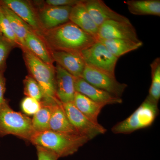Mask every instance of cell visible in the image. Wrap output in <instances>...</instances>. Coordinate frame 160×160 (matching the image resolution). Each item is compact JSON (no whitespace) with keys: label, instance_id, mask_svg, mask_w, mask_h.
Listing matches in <instances>:
<instances>
[{"label":"cell","instance_id":"20","mask_svg":"<svg viewBox=\"0 0 160 160\" xmlns=\"http://www.w3.org/2000/svg\"><path fill=\"white\" fill-rule=\"evenodd\" d=\"M98 41L102 43L111 54L118 59L128 52L139 49L143 45V42L141 41L136 42L119 39H99Z\"/></svg>","mask_w":160,"mask_h":160},{"label":"cell","instance_id":"31","mask_svg":"<svg viewBox=\"0 0 160 160\" xmlns=\"http://www.w3.org/2000/svg\"><path fill=\"white\" fill-rule=\"evenodd\" d=\"M6 90V79L4 72H0V106L6 101L4 98Z\"/></svg>","mask_w":160,"mask_h":160},{"label":"cell","instance_id":"11","mask_svg":"<svg viewBox=\"0 0 160 160\" xmlns=\"http://www.w3.org/2000/svg\"><path fill=\"white\" fill-rule=\"evenodd\" d=\"M119 39L141 41L138 36L136 30L131 22L108 21L99 27L98 40Z\"/></svg>","mask_w":160,"mask_h":160},{"label":"cell","instance_id":"18","mask_svg":"<svg viewBox=\"0 0 160 160\" xmlns=\"http://www.w3.org/2000/svg\"><path fill=\"white\" fill-rule=\"evenodd\" d=\"M25 46V48L44 62L54 65V62L52 57L51 51L42 39L33 30H30L26 35Z\"/></svg>","mask_w":160,"mask_h":160},{"label":"cell","instance_id":"23","mask_svg":"<svg viewBox=\"0 0 160 160\" xmlns=\"http://www.w3.org/2000/svg\"><path fill=\"white\" fill-rule=\"evenodd\" d=\"M41 109L33 115L32 124L35 132H39L50 130L49 122L51 109L48 105L42 104Z\"/></svg>","mask_w":160,"mask_h":160},{"label":"cell","instance_id":"14","mask_svg":"<svg viewBox=\"0 0 160 160\" xmlns=\"http://www.w3.org/2000/svg\"><path fill=\"white\" fill-rule=\"evenodd\" d=\"M74 86L76 92L86 96L96 102L105 106L121 104L122 100L87 82L82 78L74 77Z\"/></svg>","mask_w":160,"mask_h":160},{"label":"cell","instance_id":"12","mask_svg":"<svg viewBox=\"0 0 160 160\" xmlns=\"http://www.w3.org/2000/svg\"><path fill=\"white\" fill-rule=\"evenodd\" d=\"M51 53L56 64L74 77H82L86 64L81 52L53 50Z\"/></svg>","mask_w":160,"mask_h":160},{"label":"cell","instance_id":"1","mask_svg":"<svg viewBox=\"0 0 160 160\" xmlns=\"http://www.w3.org/2000/svg\"><path fill=\"white\" fill-rule=\"evenodd\" d=\"M40 37L50 51L81 52L98 41L70 21L53 29L45 30Z\"/></svg>","mask_w":160,"mask_h":160},{"label":"cell","instance_id":"21","mask_svg":"<svg viewBox=\"0 0 160 160\" xmlns=\"http://www.w3.org/2000/svg\"><path fill=\"white\" fill-rule=\"evenodd\" d=\"M74 106L86 117L95 123H99L98 118L104 105L96 102L86 96L76 92L73 102Z\"/></svg>","mask_w":160,"mask_h":160},{"label":"cell","instance_id":"24","mask_svg":"<svg viewBox=\"0 0 160 160\" xmlns=\"http://www.w3.org/2000/svg\"><path fill=\"white\" fill-rule=\"evenodd\" d=\"M152 82L148 97L158 103L160 98V59L158 58L150 65Z\"/></svg>","mask_w":160,"mask_h":160},{"label":"cell","instance_id":"25","mask_svg":"<svg viewBox=\"0 0 160 160\" xmlns=\"http://www.w3.org/2000/svg\"><path fill=\"white\" fill-rule=\"evenodd\" d=\"M24 92L26 97L37 100L40 102H42L44 94L38 82L28 74L23 80Z\"/></svg>","mask_w":160,"mask_h":160},{"label":"cell","instance_id":"29","mask_svg":"<svg viewBox=\"0 0 160 160\" xmlns=\"http://www.w3.org/2000/svg\"><path fill=\"white\" fill-rule=\"evenodd\" d=\"M85 0H46L35 1L41 5L52 6H69L73 7L76 5L83 2Z\"/></svg>","mask_w":160,"mask_h":160},{"label":"cell","instance_id":"16","mask_svg":"<svg viewBox=\"0 0 160 160\" xmlns=\"http://www.w3.org/2000/svg\"><path fill=\"white\" fill-rule=\"evenodd\" d=\"M72 8L69 15V21L98 40L99 27L85 6L84 2Z\"/></svg>","mask_w":160,"mask_h":160},{"label":"cell","instance_id":"3","mask_svg":"<svg viewBox=\"0 0 160 160\" xmlns=\"http://www.w3.org/2000/svg\"><path fill=\"white\" fill-rule=\"evenodd\" d=\"M22 50L29 75L38 82L42 90L44 98L41 103L50 105L55 102L58 100L55 66L44 62L26 48Z\"/></svg>","mask_w":160,"mask_h":160},{"label":"cell","instance_id":"6","mask_svg":"<svg viewBox=\"0 0 160 160\" xmlns=\"http://www.w3.org/2000/svg\"><path fill=\"white\" fill-rule=\"evenodd\" d=\"M86 65L115 76L118 58L111 54L106 46L97 41L81 52Z\"/></svg>","mask_w":160,"mask_h":160},{"label":"cell","instance_id":"2","mask_svg":"<svg viewBox=\"0 0 160 160\" xmlns=\"http://www.w3.org/2000/svg\"><path fill=\"white\" fill-rule=\"evenodd\" d=\"M89 140L77 133H63L47 130L35 132L30 142L49 149L59 158L74 154Z\"/></svg>","mask_w":160,"mask_h":160},{"label":"cell","instance_id":"13","mask_svg":"<svg viewBox=\"0 0 160 160\" xmlns=\"http://www.w3.org/2000/svg\"><path fill=\"white\" fill-rule=\"evenodd\" d=\"M84 4L98 27L108 21L130 22L128 18L112 10L102 0H86Z\"/></svg>","mask_w":160,"mask_h":160},{"label":"cell","instance_id":"26","mask_svg":"<svg viewBox=\"0 0 160 160\" xmlns=\"http://www.w3.org/2000/svg\"><path fill=\"white\" fill-rule=\"evenodd\" d=\"M15 48H18L16 44L0 34V72H5L7 58L12 50Z\"/></svg>","mask_w":160,"mask_h":160},{"label":"cell","instance_id":"17","mask_svg":"<svg viewBox=\"0 0 160 160\" xmlns=\"http://www.w3.org/2000/svg\"><path fill=\"white\" fill-rule=\"evenodd\" d=\"M48 106L51 112L49 122L50 130L63 133H77L68 120L61 102L58 100Z\"/></svg>","mask_w":160,"mask_h":160},{"label":"cell","instance_id":"22","mask_svg":"<svg viewBox=\"0 0 160 160\" xmlns=\"http://www.w3.org/2000/svg\"><path fill=\"white\" fill-rule=\"evenodd\" d=\"M124 2L132 14L160 16V0H128Z\"/></svg>","mask_w":160,"mask_h":160},{"label":"cell","instance_id":"8","mask_svg":"<svg viewBox=\"0 0 160 160\" xmlns=\"http://www.w3.org/2000/svg\"><path fill=\"white\" fill-rule=\"evenodd\" d=\"M82 78L92 86L121 98L128 85L118 82L115 76L86 65Z\"/></svg>","mask_w":160,"mask_h":160},{"label":"cell","instance_id":"28","mask_svg":"<svg viewBox=\"0 0 160 160\" xmlns=\"http://www.w3.org/2000/svg\"><path fill=\"white\" fill-rule=\"evenodd\" d=\"M21 108L25 114L34 115L42 107V103L32 98L26 97L21 102Z\"/></svg>","mask_w":160,"mask_h":160},{"label":"cell","instance_id":"30","mask_svg":"<svg viewBox=\"0 0 160 160\" xmlns=\"http://www.w3.org/2000/svg\"><path fill=\"white\" fill-rule=\"evenodd\" d=\"M38 160H58L59 158L54 152L42 146H36Z\"/></svg>","mask_w":160,"mask_h":160},{"label":"cell","instance_id":"7","mask_svg":"<svg viewBox=\"0 0 160 160\" xmlns=\"http://www.w3.org/2000/svg\"><path fill=\"white\" fill-rule=\"evenodd\" d=\"M62 105L68 120L76 132L86 137L89 141L107 131L99 123L93 122L86 117L73 102L62 103Z\"/></svg>","mask_w":160,"mask_h":160},{"label":"cell","instance_id":"4","mask_svg":"<svg viewBox=\"0 0 160 160\" xmlns=\"http://www.w3.org/2000/svg\"><path fill=\"white\" fill-rule=\"evenodd\" d=\"M35 133L31 119L14 111L6 100L0 106V137L13 135L30 141Z\"/></svg>","mask_w":160,"mask_h":160},{"label":"cell","instance_id":"27","mask_svg":"<svg viewBox=\"0 0 160 160\" xmlns=\"http://www.w3.org/2000/svg\"><path fill=\"white\" fill-rule=\"evenodd\" d=\"M0 34L2 35L6 38L17 45L20 48L18 42L13 31L10 26L8 18L0 8Z\"/></svg>","mask_w":160,"mask_h":160},{"label":"cell","instance_id":"5","mask_svg":"<svg viewBox=\"0 0 160 160\" xmlns=\"http://www.w3.org/2000/svg\"><path fill=\"white\" fill-rule=\"evenodd\" d=\"M158 104L147 97L130 116L113 126L112 132L115 134H129L151 126L158 114Z\"/></svg>","mask_w":160,"mask_h":160},{"label":"cell","instance_id":"10","mask_svg":"<svg viewBox=\"0 0 160 160\" xmlns=\"http://www.w3.org/2000/svg\"><path fill=\"white\" fill-rule=\"evenodd\" d=\"M19 17L41 36L44 31L39 20L36 8L31 1L24 0H1Z\"/></svg>","mask_w":160,"mask_h":160},{"label":"cell","instance_id":"15","mask_svg":"<svg viewBox=\"0 0 160 160\" xmlns=\"http://www.w3.org/2000/svg\"><path fill=\"white\" fill-rule=\"evenodd\" d=\"M55 69L57 98L62 103L72 102L76 92L74 77L57 64Z\"/></svg>","mask_w":160,"mask_h":160},{"label":"cell","instance_id":"9","mask_svg":"<svg viewBox=\"0 0 160 160\" xmlns=\"http://www.w3.org/2000/svg\"><path fill=\"white\" fill-rule=\"evenodd\" d=\"M32 3L36 8L40 24L44 31L53 29L69 21L72 7L45 6L34 1Z\"/></svg>","mask_w":160,"mask_h":160},{"label":"cell","instance_id":"19","mask_svg":"<svg viewBox=\"0 0 160 160\" xmlns=\"http://www.w3.org/2000/svg\"><path fill=\"white\" fill-rule=\"evenodd\" d=\"M0 8L9 20L11 29L19 44L20 49L25 48V40L26 35L32 29L17 15L2 3L1 0Z\"/></svg>","mask_w":160,"mask_h":160}]
</instances>
